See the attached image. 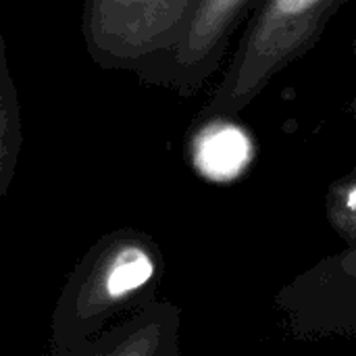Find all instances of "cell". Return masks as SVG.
I'll use <instances>...</instances> for the list:
<instances>
[{"mask_svg":"<svg viewBox=\"0 0 356 356\" xmlns=\"http://www.w3.org/2000/svg\"><path fill=\"white\" fill-rule=\"evenodd\" d=\"M350 2H356V0H340V6H346V4H350Z\"/></svg>","mask_w":356,"mask_h":356,"instance_id":"cell-10","label":"cell"},{"mask_svg":"<svg viewBox=\"0 0 356 356\" xmlns=\"http://www.w3.org/2000/svg\"><path fill=\"white\" fill-rule=\"evenodd\" d=\"M165 257L159 242L136 227L100 236L65 280L50 317V356H75L125 315L159 298Z\"/></svg>","mask_w":356,"mask_h":356,"instance_id":"cell-1","label":"cell"},{"mask_svg":"<svg viewBox=\"0 0 356 356\" xmlns=\"http://www.w3.org/2000/svg\"><path fill=\"white\" fill-rule=\"evenodd\" d=\"M350 113H353V117L356 119V96L353 98V102H350ZM350 173H353V175L356 177V163H355V167H353V171H350Z\"/></svg>","mask_w":356,"mask_h":356,"instance_id":"cell-9","label":"cell"},{"mask_svg":"<svg viewBox=\"0 0 356 356\" xmlns=\"http://www.w3.org/2000/svg\"><path fill=\"white\" fill-rule=\"evenodd\" d=\"M23 142L19 92L6 60V42L0 31V200L8 192Z\"/></svg>","mask_w":356,"mask_h":356,"instance_id":"cell-7","label":"cell"},{"mask_svg":"<svg viewBox=\"0 0 356 356\" xmlns=\"http://www.w3.org/2000/svg\"><path fill=\"white\" fill-rule=\"evenodd\" d=\"M192 0H83L81 35L102 69L134 71L177 35Z\"/></svg>","mask_w":356,"mask_h":356,"instance_id":"cell-4","label":"cell"},{"mask_svg":"<svg viewBox=\"0 0 356 356\" xmlns=\"http://www.w3.org/2000/svg\"><path fill=\"white\" fill-rule=\"evenodd\" d=\"M296 340L356 336V244L323 257L273 298Z\"/></svg>","mask_w":356,"mask_h":356,"instance_id":"cell-5","label":"cell"},{"mask_svg":"<svg viewBox=\"0 0 356 356\" xmlns=\"http://www.w3.org/2000/svg\"><path fill=\"white\" fill-rule=\"evenodd\" d=\"M259 0H192L175 40L134 67L148 86L173 90L181 98L198 94L219 73L234 35Z\"/></svg>","mask_w":356,"mask_h":356,"instance_id":"cell-3","label":"cell"},{"mask_svg":"<svg viewBox=\"0 0 356 356\" xmlns=\"http://www.w3.org/2000/svg\"><path fill=\"white\" fill-rule=\"evenodd\" d=\"M179 330L181 309L154 298L100 332L75 356H179Z\"/></svg>","mask_w":356,"mask_h":356,"instance_id":"cell-6","label":"cell"},{"mask_svg":"<svg viewBox=\"0 0 356 356\" xmlns=\"http://www.w3.org/2000/svg\"><path fill=\"white\" fill-rule=\"evenodd\" d=\"M340 8V0H259L194 125L236 121L282 71L319 44Z\"/></svg>","mask_w":356,"mask_h":356,"instance_id":"cell-2","label":"cell"},{"mask_svg":"<svg viewBox=\"0 0 356 356\" xmlns=\"http://www.w3.org/2000/svg\"><path fill=\"white\" fill-rule=\"evenodd\" d=\"M327 215L336 232L348 244H356V177L353 173L334 184L327 198Z\"/></svg>","mask_w":356,"mask_h":356,"instance_id":"cell-8","label":"cell"}]
</instances>
